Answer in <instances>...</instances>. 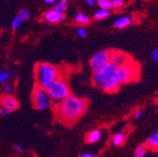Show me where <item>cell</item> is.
<instances>
[{"mask_svg": "<svg viewBox=\"0 0 158 157\" xmlns=\"http://www.w3.org/2000/svg\"><path fill=\"white\" fill-rule=\"evenodd\" d=\"M18 15L20 16V17H22L23 18V20H26V19H27L28 17H29V12H28V10H27L26 9H21L19 10V13H18Z\"/></svg>", "mask_w": 158, "mask_h": 157, "instance_id": "7402d4cb", "label": "cell"}, {"mask_svg": "<svg viewBox=\"0 0 158 157\" xmlns=\"http://www.w3.org/2000/svg\"><path fill=\"white\" fill-rule=\"evenodd\" d=\"M110 11L108 10H104V9H100L98 10L95 14H94V18L96 20H103V19L106 18L107 16H109Z\"/></svg>", "mask_w": 158, "mask_h": 157, "instance_id": "e0dca14e", "label": "cell"}, {"mask_svg": "<svg viewBox=\"0 0 158 157\" xmlns=\"http://www.w3.org/2000/svg\"><path fill=\"white\" fill-rule=\"evenodd\" d=\"M101 136H102V132L99 129H95V130L90 131L87 134L86 141L89 144H94V143H97L99 140L101 139Z\"/></svg>", "mask_w": 158, "mask_h": 157, "instance_id": "8fae6325", "label": "cell"}, {"mask_svg": "<svg viewBox=\"0 0 158 157\" xmlns=\"http://www.w3.org/2000/svg\"><path fill=\"white\" fill-rule=\"evenodd\" d=\"M76 32H77V35L78 36H80V37H86V35H87V30H86V28L85 27H79L78 28H77V30H76Z\"/></svg>", "mask_w": 158, "mask_h": 157, "instance_id": "603a6c76", "label": "cell"}, {"mask_svg": "<svg viewBox=\"0 0 158 157\" xmlns=\"http://www.w3.org/2000/svg\"><path fill=\"white\" fill-rule=\"evenodd\" d=\"M136 67L131 62H126L125 64L118 67V75L121 84H126L131 82L135 78Z\"/></svg>", "mask_w": 158, "mask_h": 157, "instance_id": "8992f818", "label": "cell"}, {"mask_svg": "<svg viewBox=\"0 0 158 157\" xmlns=\"http://www.w3.org/2000/svg\"><path fill=\"white\" fill-rule=\"evenodd\" d=\"M124 141H125V134L122 132H118L116 134H114L111 140L114 146H121L124 143Z\"/></svg>", "mask_w": 158, "mask_h": 157, "instance_id": "5bb4252c", "label": "cell"}, {"mask_svg": "<svg viewBox=\"0 0 158 157\" xmlns=\"http://www.w3.org/2000/svg\"><path fill=\"white\" fill-rule=\"evenodd\" d=\"M109 1H111L116 8H120L123 4V0H109Z\"/></svg>", "mask_w": 158, "mask_h": 157, "instance_id": "4316f807", "label": "cell"}, {"mask_svg": "<svg viewBox=\"0 0 158 157\" xmlns=\"http://www.w3.org/2000/svg\"><path fill=\"white\" fill-rule=\"evenodd\" d=\"M44 19L48 23H58L63 19V13L53 9L44 14Z\"/></svg>", "mask_w": 158, "mask_h": 157, "instance_id": "9c48e42d", "label": "cell"}, {"mask_svg": "<svg viewBox=\"0 0 158 157\" xmlns=\"http://www.w3.org/2000/svg\"><path fill=\"white\" fill-rule=\"evenodd\" d=\"M92 81L98 89L106 92L116 91L121 85L118 75V66L110 61L103 68L93 72Z\"/></svg>", "mask_w": 158, "mask_h": 157, "instance_id": "7a4b0ae2", "label": "cell"}, {"mask_svg": "<svg viewBox=\"0 0 158 157\" xmlns=\"http://www.w3.org/2000/svg\"><path fill=\"white\" fill-rule=\"evenodd\" d=\"M46 91L53 102H61L68 96H70V89L66 81L62 78H58L53 84H51Z\"/></svg>", "mask_w": 158, "mask_h": 157, "instance_id": "277c9868", "label": "cell"}, {"mask_svg": "<svg viewBox=\"0 0 158 157\" xmlns=\"http://www.w3.org/2000/svg\"><path fill=\"white\" fill-rule=\"evenodd\" d=\"M131 24V19L127 16H122L120 18H118L117 20L114 22V27L116 28H124L126 27H128Z\"/></svg>", "mask_w": 158, "mask_h": 157, "instance_id": "7c38bea8", "label": "cell"}, {"mask_svg": "<svg viewBox=\"0 0 158 157\" xmlns=\"http://www.w3.org/2000/svg\"><path fill=\"white\" fill-rule=\"evenodd\" d=\"M152 60L158 64V48H155L152 53Z\"/></svg>", "mask_w": 158, "mask_h": 157, "instance_id": "d4e9b609", "label": "cell"}, {"mask_svg": "<svg viewBox=\"0 0 158 157\" xmlns=\"http://www.w3.org/2000/svg\"><path fill=\"white\" fill-rule=\"evenodd\" d=\"M22 21H23V18H22V17H20L19 15H17V16L13 19V20H12V22H11V27H12L13 29L18 28Z\"/></svg>", "mask_w": 158, "mask_h": 157, "instance_id": "44dd1931", "label": "cell"}, {"mask_svg": "<svg viewBox=\"0 0 158 157\" xmlns=\"http://www.w3.org/2000/svg\"><path fill=\"white\" fill-rule=\"evenodd\" d=\"M13 148H14V150H15L16 151H18V152H23V151H24L23 146H21L20 144H14V145H13Z\"/></svg>", "mask_w": 158, "mask_h": 157, "instance_id": "f1b7e54d", "label": "cell"}, {"mask_svg": "<svg viewBox=\"0 0 158 157\" xmlns=\"http://www.w3.org/2000/svg\"><path fill=\"white\" fill-rule=\"evenodd\" d=\"M58 79V72L55 66L49 63H39L35 67V81L37 87L46 89Z\"/></svg>", "mask_w": 158, "mask_h": 157, "instance_id": "3957f363", "label": "cell"}, {"mask_svg": "<svg viewBox=\"0 0 158 157\" xmlns=\"http://www.w3.org/2000/svg\"><path fill=\"white\" fill-rule=\"evenodd\" d=\"M50 97L46 89L42 88H35L32 93V102L33 105L37 110L43 111L49 107L50 105Z\"/></svg>", "mask_w": 158, "mask_h": 157, "instance_id": "5b68a950", "label": "cell"}, {"mask_svg": "<svg viewBox=\"0 0 158 157\" xmlns=\"http://www.w3.org/2000/svg\"><path fill=\"white\" fill-rule=\"evenodd\" d=\"M85 2L89 5V6H93L94 5V0H85Z\"/></svg>", "mask_w": 158, "mask_h": 157, "instance_id": "4dcf8cb0", "label": "cell"}, {"mask_svg": "<svg viewBox=\"0 0 158 157\" xmlns=\"http://www.w3.org/2000/svg\"><path fill=\"white\" fill-rule=\"evenodd\" d=\"M44 1L47 4H53L56 1V0H44Z\"/></svg>", "mask_w": 158, "mask_h": 157, "instance_id": "1f68e13d", "label": "cell"}, {"mask_svg": "<svg viewBox=\"0 0 158 157\" xmlns=\"http://www.w3.org/2000/svg\"><path fill=\"white\" fill-rule=\"evenodd\" d=\"M0 104H1V106L6 107L10 111H13L19 107V103L17 99L10 94H5L0 98Z\"/></svg>", "mask_w": 158, "mask_h": 157, "instance_id": "ba28073f", "label": "cell"}, {"mask_svg": "<svg viewBox=\"0 0 158 157\" xmlns=\"http://www.w3.org/2000/svg\"><path fill=\"white\" fill-rule=\"evenodd\" d=\"M11 72L10 71H3L0 72V82H5L11 76Z\"/></svg>", "mask_w": 158, "mask_h": 157, "instance_id": "ffe728a7", "label": "cell"}, {"mask_svg": "<svg viewBox=\"0 0 158 157\" xmlns=\"http://www.w3.org/2000/svg\"><path fill=\"white\" fill-rule=\"evenodd\" d=\"M80 157H95L93 154H91V153H89V152H84V153H82L81 154V156Z\"/></svg>", "mask_w": 158, "mask_h": 157, "instance_id": "f546056e", "label": "cell"}, {"mask_svg": "<svg viewBox=\"0 0 158 157\" xmlns=\"http://www.w3.org/2000/svg\"><path fill=\"white\" fill-rule=\"evenodd\" d=\"M97 3H98V6L100 7V9H104V10H110L116 8L114 4L111 1H109V0H97Z\"/></svg>", "mask_w": 158, "mask_h": 157, "instance_id": "2e32d148", "label": "cell"}, {"mask_svg": "<svg viewBox=\"0 0 158 157\" xmlns=\"http://www.w3.org/2000/svg\"><path fill=\"white\" fill-rule=\"evenodd\" d=\"M110 58H111V52L106 50L99 51L96 54H94L93 56L90 58L89 66L93 70V72L98 71L99 69L103 68L107 63H109Z\"/></svg>", "mask_w": 158, "mask_h": 157, "instance_id": "52a82bcc", "label": "cell"}, {"mask_svg": "<svg viewBox=\"0 0 158 157\" xmlns=\"http://www.w3.org/2000/svg\"><path fill=\"white\" fill-rule=\"evenodd\" d=\"M146 144L151 149H154V150L158 149V132L153 133L149 136V138L146 141Z\"/></svg>", "mask_w": 158, "mask_h": 157, "instance_id": "4fadbf2b", "label": "cell"}, {"mask_svg": "<svg viewBox=\"0 0 158 157\" xmlns=\"http://www.w3.org/2000/svg\"><path fill=\"white\" fill-rule=\"evenodd\" d=\"M10 112L11 111L6 107H3V106L0 107V116H7V115L10 114Z\"/></svg>", "mask_w": 158, "mask_h": 157, "instance_id": "484cf974", "label": "cell"}, {"mask_svg": "<svg viewBox=\"0 0 158 157\" xmlns=\"http://www.w3.org/2000/svg\"><path fill=\"white\" fill-rule=\"evenodd\" d=\"M134 117L135 118V119H140V118L142 117V111L140 109H137L134 112Z\"/></svg>", "mask_w": 158, "mask_h": 157, "instance_id": "83f0119b", "label": "cell"}, {"mask_svg": "<svg viewBox=\"0 0 158 157\" xmlns=\"http://www.w3.org/2000/svg\"><path fill=\"white\" fill-rule=\"evenodd\" d=\"M54 9L63 13L67 9V0H59V1L56 4Z\"/></svg>", "mask_w": 158, "mask_h": 157, "instance_id": "ac0fdd59", "label": "cell"}, {"mask_svg": "<svg viewBox=\"0 0 158 157\" xmlns=\"http://www.w3.org/2000/svg\"><path fill=\"white\" fill-rule=\"evenodd\" d=\"M110 61L112 63H114L116 66L120 67V66L125 64L126 62H128L127 56L123 52H111Z\"/></svg>", "mask_w": 158, "mask_h": 157, "instance_id": "30bf717a", "label": "cell"}, {"mask_svg": "<svg viewBox=\"0 0 158 157\" xmlns=\"http://www.w3.org/2000/svg\"><path fill=\"white\" fill-rule=\"evenodd\" d=\"M12 89H13V88H12V86L10 85V84H9V83H6V84H4L3 85V90L6 92V93H10L11 91H12Z\"/></svg>", "mask_w": 158, "mask_h": 157, "instance_id": "cb8c5ba5", "label": "cell"}, {"mask_svg": "<svg viewBox=\"0 0 158 157\" xmlns=\"http://www.w3.org/2000/svg\"><path fill=\"white\" fill-rule=\"evenodd\" d=\"M73 20H74V22L77 23V24L86 25V24H89V18L86 14L79 12V13H77V14L74 16Z\"/></svg>", "mask_w": 158, "mask_h": 157, "instance_id": "9a60e30c", "label": "cell"}, {"mask_svg": "<svg viewBox=\"0 0 158 157\" xmlns=\"http://www.w3.org/2000/svg\"><path fill=\"white\" fill-rule=\"evenodd\" d=\"M88 107L86 100L70 95L63 101L59 102L55 108L58 120L67 125L73 124L84 115Z\"/></svg>", "mask_w": 158, "mask_h": 157, "instance_id": "6da1fadb", "label": "cell"}, {"mask_svg": "<svg viewBox=\"0 0 158 157\" xmlns=\"http://www.w3.org/2000/svg\"><path fill=\"white\" fill-rule=\"evenodd\" d=\"M147 149L144 145L137 146L135 150V157H143L146 154Z\"/></svg>", "mask_w": 158, "mask_h": 157, "instance_id": "d6986e66", "label": "cell"}]
</instances>
